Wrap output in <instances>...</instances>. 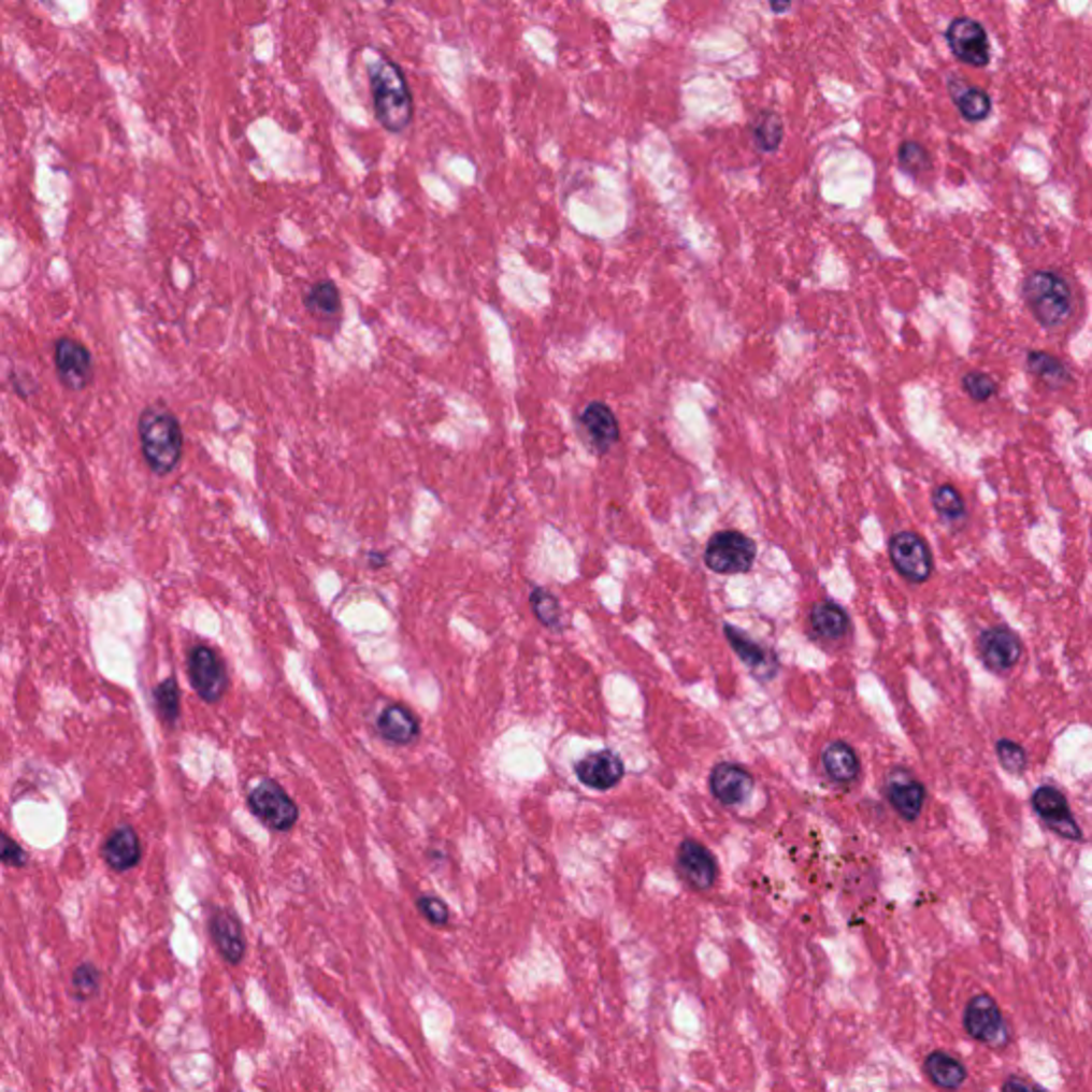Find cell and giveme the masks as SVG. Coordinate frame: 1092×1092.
Here are the masks:
<instances>
[{
  "instance_id": "obj_1",
  "label": "cell",
  "mask_w": 1092,
  "mask_h": 1092,
  "mask_svg": "<svg viewBox=\"0 0 1092 1092\" xmlns=\"http://www.w3.org/2000/svg\"><path fill=\"white\" fill-rule=\"evenodd\" d=\"M368 80L380 127L393 135L404 133L414 120V99L404 69L387 54H378L368 64Z\"/></svg>"
},
{
  "instance_id": "obj_2",
  "label": "cell",
  "mask_w": 1092,
  "mask_h": 1092,
  "mask_svg": "<svg viewBox=\"0 0 1092 1092\" xmlns=\"http://www.w3.org/2000/svg\"><path fill=\"white\" fill-rule=\"evenodd\" d=\"M136 431L147 468L156 476L171 474L182 461L184 431L171 410L147 406L139 414Z\"/></svg>"
},
{
  "instance_id": "obj_3",
  "label": "cell",
  "mask_w": 1092,
  "mask_h": 1092,
  "mask_svg": "<svg viewBox=\"0 0 1092 1092\" xmlns=\"http://www.w3.org/2000/svg\"><path fill=\"white\" fill-rule=\"evenodd\" d=\"M1022 297L1035 320L1046 329H1057L1072 316L1074 292L1061 273H1029L1022 282Z\"/></svg>"
},
{
  "instance_id": "obj_4",
  "label": "cell",
  "mask_w": 1092,
  "mask_h": 1092,
  "mask_svg": "<svg viewBox=\"0 0 1092 1092\" xmlns=\"http://www.w3.org/2000/svg\"><path fill=\"white\" fill-rule=\"evenodd\" d=\"M704 561L717 574L749 572L756 561V543L743 532H717L706 545Z\"/></svg>"
},
{
  "instance_id": "obj_5",
  "label": "cell",
  "mask_w": 1092,
  "mask_h": 1092,
  "mask_svg": "<svg viewBox=\"0 0 1092 1092\" xmlns=\"http://www.w3.org/2000/svg\"><path fill=\"white\" fill-rule=\"evenodd\" d=\"M964 1031L981 1044L1003 1048L1009 1044V1029L998 1003L990 994H975L962 1016Z\"/></svg>"
},
{
  "instance_id": "obj_6",
  "label": "cell",
  "mask_w": 1092,
  "mask_h": 1092,
  "mask_svg": "<svg viewBox=\"0 0 1092 1092\" xmlns=\"http://www.w3.org/2000/svg\"><path fill=\"white\" fill-rule=\"evenodd\" d=\"M248 807L255 818L261 819L268 828H272L275 832H288L299 821V809H297L294 801L273 779L261 781L248 794Z\"/></svg>"
},
{
  "instance_id": "obj_7",
  "label": "cell",
  "mask_w": 1092,
  "mask_h": 1092,
  "mask_svg": "<svg viewBox=\"0 0 1092 1092\" xmlns=\"http://www.w3.org/2000/svg\"><path fill=\"white\" fill-rule=\"evenodd\" d=\"M188 679L199 698L207 704L222 700L229 687V675L220 656L205 645H197L188 653Z\"/></svg>"
},
{
  "instance_id": "obj_8",
  "label": "cell",
  "mask_w": 1092,
  "mask_h": 1092,
  "mask_svg": "<svg viewBox=\"0 0 1092 1092\" xmlns=\"http://www.w3.org/2000/svg\"><path fill=\"white\" fill-rule=\"evenodd\" d=\"M888 555L896 572L914 583L922 585L933 574V552L929 543L916 532H899L888 543Z\"/></svg>"
},
{
  "instance_id": "obj_9",
  "label": "cell",
  "mask_w": 1092,
  "mask_h": 1092,
  "mask_svg": "<svg viewBox=\"0 0 1092 1092\" xmlns=\"http://www.w3.org/2000/svg\"><path fill=\"white\" fill-rule=\"evenodd\" d=\"M946 41L956 58L968 67L990 64V41L983 24L973 17H956L946 30Z\"/></svg>"
},
{
  "instance_id": "obj_10",
  "label": "cell",
  "mask_w": 1092,
  "mask_h": 1092,
  "mask_svg": "<svg viewBox=\"0 0 1092 1092\" xmlns=\"http://www.w3.org/2000/svg\"><path fill=\"white\" fill-rule=\"evenodd\" d=\"M54 365L64 389L77 393L90 387L95 363L90 350L82 342L73 337H60L54 344Z\"/></svg>"
},
{
  "instance_id": "obj_11",
  "label": "cell",
  "mask_w": 1092,
  "mask_h": 1092,
  "mask_svg": "<svg viewBox=\"0 0 1092 1092\" xmlns=\"http://www.w3.org/2000/svg\"><path fill=\"white\" fill-rule=\"evenodd\" d=\"M979 656L988 671L1003 675L1009 673L1022 658V643L1016 632L1005 626H994L979 636Z\"/></svg>"
},
{
  "instance_id": "obj_12",
  "label": "cell",
  "mask_w": 1092,
  "mask_h": 1092,
  "mask_svg": "<svg viewBox=\"0 0 1092 1092\" xmlns=\"http://www.w3.org/2000/svg\"><path fill=\"white\" fill-rule=\"evenodd\" d=\"M677 871L693 890H710L717 881V860L708 847L693 838H685L677 849Z\"/></svg>"
},
{
  "instance_id": "obj_13",
  "label": "cell",
  "mask_w": 1092,
  "mask_h": 1092,
  "mask_svg": "<svg viewBox=\"0 0 1092 1092\" xmlns=\"http://www.w3.org/2000/svg\"><path fill=\"white\" fill-rule=\"evenodd\" d=\"M574 773H576L578 781L583 786H587L589 790L606 792V790H613L615 786L621 784V779L626 775V766H623V760L615 751L602 749V751L587 753L580 762H576Z\"/></svg>"
},
{
  "instance_id": "obj_14",
  "label": "cell",
  "mask_w": 1092,
  "mask_h": 1092,
  "mask_svg": "<svg viewBox=\"0 0 1092 1092\" xmlns=\"http://www.w3.org/2000/svg\"><path fill=\"white\" fill-rule=\"evenodd\" d=\"M883 792H886L888 803L901 818H905L907 821L920 818L924 801H926V790L909 771L894 768L886 777Z\"/></svg>"
},
{
  "instance_id": "obj_15",
  "label": "cell",
  "mask_w": 1092,
  "mask_h": 1092,
  "mask_svg": "<svg viewBox=\"0 0 1092 1092\" xmlns=\"http://www.w3.org/2000/svg\"><path fill=\"white\" fill-rule=\"evenodd\" d=\"M207 929H210V937H212V944L216 946L218 954L222 956L229 964H240L244 960V956H246L244 929L233 911L216 907L210 914Z\"/></svg>"
},
{
  "instance_id": "obj_16",
  "label": "cell",
  "mask_w": 1092,
  "mask_h": 1092,
  "mask_svg": "<svg viewBox=\"0 0 1092 1092\" xmlns=\"http://www.w3.org/2000/svg\"><path fill=\"white\" fill-rule=\"evenodd\" d=\"M708 786H710L713 796L721 805L736 807V805L745 803L751 796V792H753V777H751V773L747 768H743L738 764L721 762V764H717L710 771Z\"/></svg>"
},
{
  "instance_id": "obj_17",
  "label": "cell",
  "mask_w": 1092,
  "mask_h": 1092,
  "mask_svg": "<svg viewBox=\"0 0 1092 1092\" xmlns=\"http://www.w3.org/2000/svg\"><path fill=\"white\" fill-rule=\"evenodd\" d=\"M578 422L598 452H608L621 437L619 420L604 402L587 404L578 414Z\"/></svg>"
},
{
  "instance_id": "obj_18",
  "label": "cell",
  "mask_w": 1092,
  "mask_h": 1092,
  "mask_svg": "<svg viewBox=\"0 0 1092 1092\" xmlns=\"http://www.w3.org/2000/svg\"><path fill=\"white\" fill-rule=\"evenodd\" d=\"M101 856L112 871L127 873L141 862V840L133 825H118L103 843Z\"/></svg>"
},
{
  "instance_id": "obj_19",
  "label": "cell",
  "mask_w": 1092,
  "mask_h": 1092,
  "mask_svg": "<svg viewBox=\"0 0 1092 1092\" xmlns=\"http://www.w3.org/2000/svg\"><path fill=\"white\" fill-rule=\"evenodd\" d=\"M378 734L393 745H410L420 736V723L406 704H389L376 719Z\"/></svg>"
},
{
  "instance_id": "obj_20",
  "label": "cell",
  "mask_w": 1092,
  "mask_h": 1092,
  "mask_svg": "<svg viewBox=\"0 0 1092 1092\" xmlns=\"http://www.w3.org/2000/svg\"><path fill=\"white\" fill-rule=\"evenodd\" d=\"M924 1074L942 1091H958L968 1078L962 1061L944 1050H935L924 1059Z\"/></svg>"
},
{
  "instance_id": "obj_21",
  "label": "cell",
  "mask_w": 1092,
  "mask_h": 1092,
  "mask_svg": "<svg viewBox=\"0 0 1092 1092\" xmlns=\"http://www.w3.org/2000/svg\"><path fill=\"white\" fill-rule=\"evenodd\" d=\"M821 766L825 775L836 784H851L860 775L858 753L843 741H834L823 747Z\"/></svg>"
},
{
  "instance_id": "obj_22",
  "label": "cell",
  "mask_w": 1092,
  "mask_h": 1092,
  "mask_svg": "<svg viewBox=\"0 0 1092 1092\" xmlns=\"http://www.w3.org/2000/svg\"><path fill=\"white\" fill-rule=\"evenodd\" d=\"M725 636L730 641V647L738 653V658L743 660L745 666H749L756 673H760V671L768 673V677H773L771 673H775L777 660L766 647H762L751 636H747L743 630H736L732 626H725Z\"/></svg>"
},
{
  "instance_id": "obj_23",
  "label": "cell",
  "mask_w": 1092,
  "mask_h": 1092,
  "mask_svg": "<svg viewBox=\"0 0 1092 1092\" xmlns=\"http://www.w3.org/2000/svg\"><path fill=\"white\" fill-rule=\"evenodd\" d=\"M305 310L318 320H333L342 314V292L333 279H318L303 294Z\"/></svg>"
},
{
  "instance_id": "obj_24",
  "label": "cell",
  "mask_w": 1092,
  "mask_h": 1092,
  "mask_svg": "<svg viewBox=\"0 0 1092 1092\" xmlns=\"http://www.w3.org/2000/svg\"><path fill=\"white\" fill-rule=\"evenodd\" d=\"M948 88H950V97H952L960 116L966 123H981L988 118V114L992 110V101L983 90L968 86L962 80H950Z\"/></svg>"
},
{
  "instance_id": "obj_25",
  "label": "cell",
  "mask_w": 1092,
  "mask_h": 1092,
  "mask_svg": "<svg viewBox=\"0 0 1092 1092\" xmlns=\"http://www.w3.org/2000/svg\"><path fill=\"white\" fill-rule=\"evenodd\" d=\"M811 628L823 641H840L849 632V615L836 602L823 600L811 610Z\"/></svg>"
},
{
  "instance_id": "obj_26",
  "label": "cell",
  "mask_w": 1092,
  "mask_h": 1092,
  "mask_svg": "<svg viewBox=\"0 0 1092 1092\" xmlns=\"http://www.w3.org/2000/svg\"><path fill=\"white\" fill-rule=\"evenodd\" d=\"M1026 368H1029V372L1035 378H1039L1050 389H1061L1072 378L1067 365L1061 359H1057L1054 355H1048V353H1029Z\"/></svg>"
},
{
  "instance_id": "obj_27",
  "label": "cell",
  "mask_w": 1092,
  "mask_h": 1092,
  "mask_svg": "<svg viewBox=\"0 0 1092 1092\" xmlns=\"http://www.w3.org/2000/svg\"><path fill=\"white\" fill-rule=\"evenodd\" d=\"M1033 809L1039 818L1044 819L1046 825L1059 821V819L1069 818V803L1065 799V794L1054 788V786H1041L1035 790L1033 794Z\"/></svg>"
},
{
  "instance_id": "obj_28",
  "label": "cell",
  "mask_w": 1092,
  "mask_h": 1092,
  "mask_svg": "<svg viewBox=\"0 0 1092 1092\" xmlns=\"http://www.w3.org/2000/svg\"><path fill=\"white\" fill-rule=\"evenodd\" d=\"M751 136L762 152H777L784 141V120L775 112H760L751 120Z\"/></svg>"
},
{
  "instance_id": "obj_29",
  "label": "cell",
  "mask_w": 1092,
  "mask_h": 1092,
  "mask_svg": "<svg viewBox=\"0 0 1092 1092\" xmlns=\"http://www.w3.org/2000/svg\"><path fill=\"white\" fill-rule=\"evenodd\" d=\"M154 704L158 717L173 728L179 719V685L175 677H169L154 687Z\"/></svg>"
},
{
  "instance_id": "obj_30",
  "label": "cell",
  "mask_w": 1092,
  "mask_h": 1092,
  "mask_svg": "<svg viewBox=\"0 0 1092 1092\" xmlns=\"http://www.w3.org/2000/svg\"><path fill=\"white\" fill-rule=\"evenodd\" d=\"M530 606H532V613L534 617L548 628V630H559L561 628V604L557 600V595H552L545 587H536L530 595Z\"/></svg>"
},
{
  "instance_id": "obj_31",
  "label": "cell",
  "mask_w": 1092,
  "mask_h": 1092,
  "mask_svg": "<svg viewBox=\"0 0 1092 1092\" xmlns=\"http://www.w3.org/2000/svg\"><path fill=\"white\" fill-rule=\"evenodd\" d=\"M933 506L946 523H960L966 517L964 500L952 485H942L933 491Z\"/></svg>"
},
{
  "instance_id": "obj_32",
  "label": "cell",
  "mask_w": 1092,
  "mask_h": 1092,
  "mask_svg": "<svg viewBox=\"0 0 1092 1092\" xmlns=\"http://www.w3.org/2000/svg\"><path fill=\"white\" fill-rule=\"evenodd\" d=\"M71 988H73V996L77 1001H88V998L97 996V992L101 988V971H99V966L92 964V962L77 964L73 975H71Z\"/></svg>"
},
{
  "instance_id": "obj_33",
  "label": "cell",
  "mask_w": 1092,
  "mask_h": 1092,
  "mask_svg": "<svg viewBox=\"0 0 1092 1092\" xmlns=\"http://www.w3.org/2000/svg\"><path fill=\"white\" fill-rule=\"evenodd\" d=\"M899 164L909 175H920L931 169V154L918 141H903L899 147Z\"/></svg>"
},
{
  "instance_id": "obj_34",
  "label": "cell",
  "mask_w": 1092,
  "mask_h": 1092,
  "mask_svg": "<svg viewBox=\"0 0 1092 1092\" xmlns=\"http://www.w3.org/2000/svg\"><path fill=\"white\" fill-rule=\"evenodd\" d=\"M962 389L964 393L973 400V402H988L990 398L996 396L998 391V385L996 380L986 374V372H968L964 378H962Z\"/></svg>"
},
{
  "instance_id": "obj_35",
  "label": "cell",
  "mask_w": 1092,
  "mask_h": 1092,
  "mask_svg": "<svg viewBox=\"0 0 1092 1092\" xmlns=\"http://www.w3.org/2000/svg\"><path fill=\"white\" fill-rule=\"evenodd\" d=\"M996 756H998V760H1001V766H1003L1007 773L1016 775V777H1018V775H1022V773L1026 771V766H1029L1026 751H1024L1018 743H1014V741H1009V738H1001V741H998V745H996Z\"/></svg>"
},
{
  "instance_id": "obj_36",
  "label": "cell",
  "mask_w": 1092,
  "mask_h": 1092,
  "mask_svg": "<svg viewBox=\"0 0 1092 1092\" xmlns=\"http://www.w3.org/2000/svg\"><path fill=\"white\" fill-rule=\"evenodd\" d=\"M416 909L433 926H446L450 920L448 905L440 896H433V894H420L416 899Z\"/></svg>"
},
{
  "instance_id": "obj_37",
  "label": "cell",
  "mask_w": 1092,
  "mask_h": 1092,
  "mask_svg": "<svg viewBox=\"0 0 1092 1092\" xmlns=\"http://www.w3.org/2000/svg\"><path fill=\"white\" fill-rule=\"evenodd\" d=\"M0 862L9 866H26L28 853L0 828Z\"/></svg>"
},
{
  "instance_id": "obj_38",
  "label": "cell",
  "mask_w": 1092,
  "mask_h": 1092,
  "mask_svg": "<svg viewBox=\"0 0 1092 1092\" xmlns=\"http://www.w3.org/2000/svg\"><path fill=\"white\" fill-rule=\"evenodd\" d=\"M1001 1092H1048V1091H1044L1041 1087H1037V1084H1031V1082H1026V1080H1022V1078H1018V1076H1009V1078H1007V1080L1003 1082V1087H1001Z\"/></svg>"
},
{
  "instance_id": "obj_39",
  "label": "cell",
  "mask_w": 1092,
  "mask_h": 1092,
  "mask_svg": "<svg viewBox=\"0 0 1092 1092\" xmlns=\"http://www.w3.org/2000/svg\"><path fill=\"white\" fill-rule=\"evenodd\" d=\"M11 383H13L15 391L19 396H24V398H28V396H32L37 391V383L30 378V374H13Z\"/></svg>"
},
{
  "instance_id": "obj_40",
  "label": "cell",
  "mask_w": 1092,
  "mask_h": 1092,
  "mask_svg": "<svg viewBox=\"0 0 1092 1092\" xmlns=\"http://www.w3.org/2000/svg\"><path fill=\"white\" fill-rule=\"evenodd\" d=\"M368 559H370V565H372L374 570H378V567H383V565L387 563V552H376V550H374V552H370V555H368Z\"/></svg>"
},
{
  "instance_id": "obj_41",
  "label": "cell",
  "mask_w": 1092,
  "mask_h": 1092,
  "mask_svg": "<svg viewBox=\"0 0 1092 1092\" xmlns=\"http://www.w3.org/2000/svg\"><path fill=\"white\" fill-rule=\"evenodd\" d=\"M771 9H773L775 13H784V11H790V9H792V4H790V2H786V4H777V2H773V4H771Z\"/></svg>"
}]
</instances>
